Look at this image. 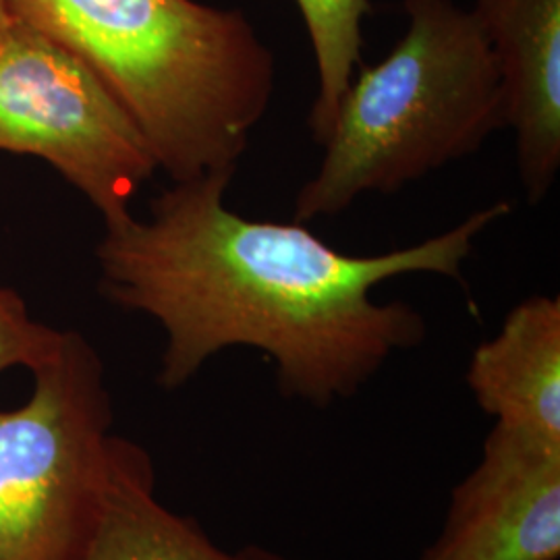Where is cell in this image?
Masks as SVG:
<instances>
[{"label": "cell", "mask_w": 560, "mask_h": 560, "mask_svg": "<svg viewBox=\"0 0 560 560\" xmlns=\"http://www.w3.org/2000/svg\"><path fill=\"white\" fill-rule=\"evenodd\" d=\"M34 393L0 409V560H83L104 504L113 400L94 345L65 330Z\"/></svg>", "instance_id": "277c9868"}, {"label": "cell", "mask_w": 560, "mask_h": 560, "mask_svg": "<svg viewBox=\"0 0 560 560\" xmlns=\"http://www.w3.org/2000/svg\"><path fill=\"white\" fill-rule=\"evenodd\" d=\"M83 62L173 180L235 171L277 88V60L240 9L198 0H7Z\"/></svg>", "instance_id": "7a4b0ae2"}, {"label": "cell", "mask_w": 560, "mask_h": 560, "mask_svg": "<svg viewBox=\"0 0 560 560\" xmlns=\"http://www.w3.org/2000/svg\"><path fill=\"white\" fill-rule=\"evenodd\" d=\"M301 18L314 48L318 92L307 125L324 145L337 119L340 98L361 65V23L372 15L370 0H298Z\"/></svg>", "instance_id": "30bf717a"}, {"label": "cell", "mask_w": 560, "mask_h": 560, "mask_svg": "<svg viewBox=\"0 0 560 560\" xmlns=\"http://www.w3.org/2000/svg\"><path fill=\"white\" fill-rule=\"evenodd\" d=\"M560 442L494 423L421 560H559Z\"/></svg>", "instance_id": "8992f818"}, {"label": "cell", "mask_w": 560, "mask_h": 560, "mask_svg": "<svg viewBox=\"0 0 560 560\" xmlns=\"http://www.w3.org/2000/svg\"><path fill=\"white\" fill-rule=\"evenodd\" d=\"M409 27L376 65L361 62L295 200V221L337 217L365 194L400 187L474 156L504 127L501 81L471 9L402 0Z\"/></svg>", "instance_id": "3957f363"}, {"label": "cell", "mask_w": 560, "mask_h": 560, "mask_svg": "<svg viewBox=\"0 0 560 560\" xmlns=\"http://www.w3.org/2000/svg\"><path fill=\"white\" fill-rule=\"evenodd\" d=\"M471 11L499 71L521 185L536 206L560 168V0H476Z\"/></svg>", "instance_id": "52a82bcc"}, {"label": "cell", "mask_w": 560, "mask_h": 560, "mask_svg": "<svg viewBox=\"0 0 560 560\" xmlns=\"http://www.w3.org/2000/svg\"><path fill=\"white\" fill-rule=\"evenodd\" d=\"M467 386L494 423L560 442V298L517 303L474 351Z\"/></svg>", "instance_id": "ba28073f"}, {"label": "cell", "mask_w": 560, "mask_h": 560, "mask_svg": "<svg viewBox=\"0 0 560 560\" xmlns=\"http://www.w3.org/2000/svg\"><path fill=\"white\" fill-rule=\"evenodd\" d=\"M11 23H13V15H11V11L7 7V0H0V38L11 27Z\"/></svg>", "instance_id": "7c38bea8"}, {"label": "cell", "mask_w": 560, "mask_h": 560, "mask_svg": "<svg viewBox=\"0 0 560 560\" xmlns=\"http://www.w3.org/2000/svg\"><path fill=\"white\" fill-rule=\"evenodd\" d=\"M0 152L48 162L106 224L159 164L131 117L98 78L59 44L13 18L0 38Z\"/></svg>", "instance_id": "5b68a950"}, {"label": "cell", "mask_w": 560, "mask_h": 560, "mask_svg": "<svg viewBox=\"0 0 560 560\" xmlns=\"http://www.w3.org/2000/svg\"><path fill=\"white\" fill-rule=\"evenodd\" d=\"M65 330L50 328L30 316L20 293L0 289V374L11 368L38 370L60 349Z\"/></svg>", "instance_id": "8fae6325"}, {"label": "cell", "mask_w": 560, "mask_h": 560, "mask_svg": "<svg viewBox=\"0 0 560 560\" xmlns=\"http://www.w3.org/2000/svg\"><path fill=\"white\" fill-rule=\"evenodd\" d=\"M83 560H291L258 544L226 552L200 523L156 497L154 460L138 442L113 436L101 521Z\"/></svg>", "instance_id": "9c48e42d"}, {"label": "cell", "mask_w": 560, "mask_h": 560, "mask_svg": "<svg viewBox=\"0 0 560 560\" xmlns=\"http://www.w3.org/2000/svg\"><path fill=\"white\" fill-rule=\"evenodd\" d=\"M235 171L173 180L150 217L106 224L96 258L102 293L159 322V384L185 386L226 349L277 365L282 397L326 409L351 399L428 326L405 301L372 298L384 280L441 275L463 282L474 241L511 212L497 201L455 229L381 256L342 254L303 222L252 221L229 210Z\"/></svg>", "instance_id": "6da1fadb"}]
</instances>
